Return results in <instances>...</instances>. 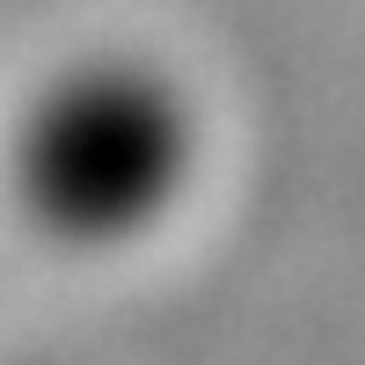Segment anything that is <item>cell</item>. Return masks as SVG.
Here are the masks:
<instances>
[{"label": "cell", "instance_id": "cell-1", "mask_svg": "<svg viewBox=\"0 0 365 365\" xmlns=\"http://www.w3.org/2000/svg\"><path fill=\"white\" fill-rule=\"evenodd\" d=\"M212 125L182 66L146 44H73L8 125L15 227L58 263H125L197 205Z\"/></svg>", "mask_w": 365, "mask_h": 365}]
</instances>
